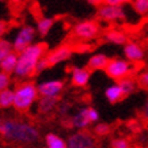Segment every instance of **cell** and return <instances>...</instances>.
<instances>
[{
	"instance_id": "1",
	"label": "cell",
	"mask_w": 148,
	"mask_h": 148,
	"mask_svg": "<svg viewBox=\"0 0 148 148\" xmlns=\"http://www.w3.org/2000/svg\"><path fill=\"white\" fill-rule=\"evenodd\" d=\"M0 137L16 147H30L40 141V130L32 122L4 117L0 124Z\"/></svg>"
},
{
	"instance_id": "2",
	"label": "cell",
	"mask_w": 148,
	"mask_h": 148,
	"mask_svg": "<svg viewBox=\"0 0 148 148\" xmlns=\"http://www.w3.org/2000/svg\"><path fill=\"white\" fill-rule=\"evenodd\" d=\"M46 53H48V46L44 42H37L27 46L25 50L18 53V63L12 75L18 80H29L36 75L38 60L44 57Z\"/></svg>"
},
{
	"instance_id": "3",
	"label": "cell",
	"mask_w": 148,
	"mask_h": 148,
	"mask_svg": "<svg viewBox=\"0 0 148 148\" xmlns=\"http://www.w3.org/2000/svg\"><path fill=\"white\" fill-rule=\"evenodd\" d=\"M38 86L34 82L22 80L14 90V109L19 113H26L38 101Z\"/></svg>"
},
{
	"instance_id": "4",
	"label": "cell",
	"mask_w": 148,
	"mask_h": 148,
	"mask_svg": "<svg viewBox=\"0 0 148 148\" xmlns=\"http://www.w3.org/2000/svg\"><path fill=\"white\" fill-rule=\"evenodd\" d=\"M135 64L130 63L126 58H110L108 65L105 68V72L110 79L114 82H118L124 77L129 76L135 72Z\"/></svg>"
},
{
	"instance_id": "5",
	"label": "cell",
	"mask_w": 148,
	"mask_h": 148,
	"mask_svg": "<svg viewBox=\"0 0 148 148\" xmlns=\"http://www.w3.org/2000/svg\"><path fill=\"white\" fill-rule=\"evenodd\" d=\"M99 113L98 110L92 106H88V108H82L79 109L75 114H72L69 117V125L73 128V129H87L90 128L92 124L99 121Z\"/></svg>"
},
{
	"instance_id": "6",
	"label": "cell",
	"mask_w": 148,
	"mask_h": 148,
	"mask_svg": "<svg viewBox=\"0 0 148 148\" xmlns=\"http://www.w3.org/2000/svg\"><path fill=\"white\" fill-rule=\"evenodd\" d=\"M101 33V26L97 21H83L72 27V36L79 41L95 40Z\"/></svg>"
},
{
	"instance_id": "7",
	"label": "cell",
	"mask_w": 148,
	"mask_h": 148,
	"mask_svg": "<svg viewBox=\"0 0 148 148\" xmlns=\"http://www.w3.org/2000/svg\"><path fill=\"white\" fill-rule=\"evenodd\" d=\"M97 16L103 22L109 23H118L126 21V12L122 5H113L108 3H102L98 5Z\"/></svg>"
},
{
	"instance_id": "8",
	"label": "cell",
	"mask_w": 148,
	"mask_h": 148,
	"mask_svg": "<svg viewBox=\"0 0 148 148\" xmlns=\"http://www.w3.org/2000/svg\"><path fill=\"white\" fill-rule=\"evenodd\" d=\"M38 34L37 33V29L36 27L30 26V25H25L22 26L21 29L18 30V33L15 34L12 40V48L14 50L19 53L30 46L32 44H34V40H36V36Z\"/></svg>"
},
{
	"instance_id": "9",
	"label": "cell",
	"mask_w": 148,
	"mask_h": 148,
	"mask_svg": "<svg viewBox=\"0 0 148 148\" xmlns=\"http://www.w3.org/2000/svg\"><path fill=\"white\" fill-rule=\"evenodd\" d=\"M67 143L68 148H95L98 145V140L94 133L86 129H79L77 132L69 135Z\"/></svg>"
},
{
	"instance_id": "10",
	"label": "cell",
	"mask_w": 148,
	"mask_h": 148,
	"mask_svg": "<svg viewBox=\"0 0 148 148\" xmlns=\"http://www.w3.org/2000/svg\"><path fill=\"white\" fill-rule=\"evenodd\" d=\"M72 53H73L72 46L65 44V45L57 46L56 49L48 52L45 56H46V58H48V61H49L50 67H54V65H57V64H60V63L67 61L68 58H71Z\"/></svg>"
},
{
	"instance_id": "11",
	"label": "cell",
	"mask_w": 148,
	"mask_h": 148,
	"mask_svg": "<svg viewBox=\"0 0 148 148\" xmlns=\"http://www.w3.org/2000/svg\"><path fill=\"white\" fill-rule=\"evenodd\" d=\"M64 90L63 80H46L38 84V92L41 97H58Z\"/></svg>"
},
{
	"instance_id": "12",
	"label": "cell",
	"mask_w": 148,
	"mask_h": 148,
	"mask_svg": "<svg viewBox=\"0 0 148 148\" xmlns=\"http://www.w3.org/2000/svg\"><path fill=\"white\" fill-rule=\"evenodd\" d=\"M124 54H125V58L129 60L130 63L137 64L141 63L145 57V52L139 44L136 42H126L124 45Z\"/></svg>"
},
{
	"instance_id": "13",
	"label": "cell",
	"mask_w": 148,
	"mask_h": 148,
	"mask_svg": "<svg viewBox=\"0 0 148 148\" xmlns=\"http://www.w3.org/2000/svg\"><path fill=\"white\" fill-rule=\"evenodd\" d=\"M91 69L82 67H73L71 69V83L75 87H86L90 82Z\"/></svg>"
},
{
	"instance_id": "14",
	"label": "cell",
	"mask_w": 148,
	"mask_h": 148,
	"mask_svg": "<svg viewBox=\"0 0 148 148\" xmlns=\"http://www.w3.org/2000/svg\"><path fill=\"white\" fill-rule=\"evenodd\" d=\"M58 103H60L58 97H41L37 101V110L40 114H49L57 109Z\"/></svg>"
},
{
	"instance_id": "15",
	"label": "cell",
	"mask_w": 148,
	"mask_h": 148,
	"mask_svg": "<svg viewBox=\"0 0 148 148\" xmlns=\"http://www.w3.org/2000/svg\"><path fill=\"white\" fill-rule=\"evenodd\" d=\"M110 58L103 53H95L92 54L88 61H87V68L91 71H105V68L108 65Z\"/></svg>"
},
{
	"instance_id": "16",
	"label": "cell",
	"mask_w": 148,
	"mask_h": 148,
	"mask_svg": "<svg viewBox=\"0 0 148 148\" xmlns=\"http://www.w3.org/2000/svg\"><path fill=\"white\" fill-rule=\"evenodd\" d=\"M105 97H106V99H108L110 103H117V102H120V101H122L126 95L124 94L120 83H118V82H114L113 84H110L108 88L105 90Z\"/></svg>"
},
{
	"instance_id": "17",
	"label": "cell",
	"mask_w": 148,
	"mask_h": 148,
	"mask_svg": "<svg viewBox=\"0 0 148 148\" xmlns=\"http://www.w3.org/2000/svg\"><path fill=\"white\" fill-rule=\"evenodd\" d=\"M105 40L110 44H114V45H125L128 42V36L122 30L109 29L108 32L105 33Z\"/></svg>"
},
{
	"instance_id": "18",
	"label": "cell",
	"mask_w": 148,
	"mask_h": 148,
	"mask_svg": "<svg viewBox=\"0 0 148 148\" xmlns=\"http://www.w3.org/2000/svg\"><path fill=\"white\" fill-rule=\"evenodd\" d=\"M16 63H18V53H16L15 50H12L11 53H8L0 61V69L12 75L14 71H15V68H16Z\"/></svg>"
},
{
	"instance_id": "19",
	"label": "cell",
	"mask_w": 148,
	"mask_h": 148,
	"mask_svg": "<svg viewBox=\"0 0 148 148\" xmlns=\"http://www.w3.org/2000/svg\"><path fill=\"white\" fill-rule=\"evenodd\" d=\"M45 147L46 148H68L67 140L56 133H48L45 136Z\"/></svg>"
},
{
	"instance_id": "20",
	"label": "cell",
	"mask_w": 148,
	"mask_h": 148,
	"mask_svg": "<svg viewBox=\"0 0 148 148\" xmlns=\"http://www.w3.org/2000/svg\"><path fill=\"white\" fill-rule=\"evenodd\" d=\"M118 83H120L122 91H124V94H125L126 97L130 94H133L136 91V88H139V87H137V82H136V76H133V75H129V76L118 80Z\"/></svg>"
},
{
	"instance_id": "21",
	"label": "cell",
	"mask_w": 148,
	"mask_h": 148,
	"mask_svg": "<svg viewBox=\"0 0 148 148\" xmlns=\"http://www.w3.org/2000/svg\"><path fill=\"white\" fill-rule=\"evenodd\" d=\"M54 25V19L53 18H46V16H42L37 21V33L40 34L41 37L48 36V33L52 30V27Z\"/></svg>"
},
{
	"instance_id": "22",
	"label": "cell",
	"mask_w": 148,
	"mask_h": 148,
	"mask_svg": "<svg viewBox=\"0 0 148 148\" xmlns=\"http://www.w3.org/2000/svg\"><path fill=\"white\" fill-rule=\"evenodd\" d=\"M14 108V90L5 88L0 91V110Z\"/></svg>"
},
{
	"instance_id": "23",
	"label": "cell",
	"mask_w": 148,
	"mask_h": 148,
	"mask_svg": "<svg viewBox=\"0 0 148 148\" xmlns=\"http://www.w3.org/2000/svg\"><path fill=\"white\" fill-rule=\"evenodd\" d=\"M92 133H94L97 137H105L112 133V126L106 124V122H95L94 128H92Z\"/></svg>"
},
{
	"instance_id": "24",
	"label": "cell",
	"mask_w": 148,
	"mask_h": 148,
	"mask_svg": "<svg viewBox=\"0 0 148 148\" xmlns=\"http://www.w3.org/2000/svg\"><path fill=\"white\" fill-rule=\"evenodd\" d=\"M132 7L140 16H148V0H132Z\"/></svg>"
},
{
	"instance_id": "25",
	"label": "cell",
	"mask_w": 148,
	"mask_h": 148,
	"mask_svg": "<svg viewBox=\"0 0 148 148\" xmlns=\"http://www.w3.org/2000/svg\"><path fill=\"white\" fill-rule=\"evenodd\" d=\"M12 50V42H10L8 40H4V38H0V61Z\"/></svg>"
},
{
	"instance_id": "26",
	"label": "cell",
	"mask_w": 148,
	"mask_h": 148,
	"mask_svg": "<svg viewBox=\"0 0 148 148\" xmlns=\"http://www.w3.org/2000/svg\"><path fill=\"white\" fill-rule=\"evenodd\" d=\"M110 148H132V145L126 137H114L110 140Z\"/></svg>"
},
{
	"instance_id": "27",
	"label": "cell",
	"mask_w": 148,
	"mask_h": 148,
	"mask_svg": "<svg viewBox=\"0 0 148 148\" xmlns=\"http://www.w3.org/2000/svg\"><path fill=\"white\" fill-rule=\"evenodd\" d=\"M136 82H137V87L141 90H148V71H143L136 75Z\"/></svg>"
},
{
	"instance_id": "28",
	"label": "cell",
	"mask_w": 148,
	"mask_h": 148,
	"mask_svg": "<svg viewBox=\"0 0 148 148\" xmlns=\"http://www.w3.org/2000/svg\"><path fill=\"white\" fill-rule=\"evenodd\" d=\"M11 73L8 72H4L0 69V91L5 90V88H10L11 86Z\"/></svg>"
},
{
	"instance_id": "29",
	"label": "cell",
	"mask_w": 148,
	"mask_h": 148,
	"mask_svg": "<svg viewBox=\"0 0 148 148\" xmlns=\"http://www.w3.org/2000/svg\"><path fill=\"white\" fill-rule=\"evenodd\" d=\"M48 68H50V64H49V61H48L46 56H44V57H41L40 60H38V63H37L36 73H41V72H44L45 69H48Z\"/></svg>"
},
{
	"instance_id": "30",
	"label": "cell",
	"mask_w": 148,
	"mask_h": 148,
	"mask_svg": "<svg viewBox=\"0 0 148 148\" xmlns=\"http://www.w3.org/2000/svg\"><path fill=\"white\" fill-rule=\"evenodd\" d=\"M69 109H71V105L68 102H60L57 106V112L61 117H67L69 114Z\"/></svg>"
},
{
	"instance_id": "31",
	"label": "cell",
	"mask_w": 148,
	"mask_h": 148,
	"mask_svg": "<svg viewBox=\"0 0 148 148\" xmlns=\"http://www.w3.org/2000/svg\"><path fill=\"white\" fill-rule=\"evenodd\" d=\"M8 22L5 21H0V38H3L5 36V33L8 32Z\"/></svg>"
},
{
	"instance_id": "32",
	"label": "cell",
	"mask_w": 148,
	"mask_h": 148,
	"mask_svg": "<svg viewBox=\"0 0 148 148\" xmlns=\"http://www.w3.org/2000/svg\"><path fill=\"white\" fill-rule=\"evenodd\" d=\"M105 3L113 5H124L126 3H132V0H105Z\"/></svg>"
},
{
	"instance_id": "33",
	"label": "cell",
	"mask_w": 148,
	"mask_h": 148,
	"mask_svg": "<svg viewBox=\"0 0 148 148\" xmlns=\"http://www.w3.org/2000/svg\"><path fill=\"white\" fill-rule=\"evenodd\" d=\"M141 116H143L144 121H147V122H148V99H147V102L144 103L143 110H141Z\"/></svg>"
},
{
	"instance_id": "34",
	"label": "cell",
	"mask_w": 148,
	"mask_h": 148,
	"mask_svg": "<svg viewBox=\"0 0 148 148\" xmlns=\"http://www.w3.org/2000/svg\"><path fill=\"white\" fill-rule=\"evenodd\" d=\"M88 3H91V4L94 5H101L102 3H105V0H87Z\"/></svg>"
},
{
	"instance_id": "35",
	"label": "cell",
	"mask_w": 148,
	"mask_h": 148,
	"mask_svg": "<svg viewBox=\"0 0 148 148\" xmlns=\"http://www.w3.org/2000/svg\"><path fill=\"white\" fill-rule=\"evenodd\" d=\"M10 1H11V3H14V4H18V3H21L22 0H10Z\"/></svg>"
},
{
	"instance_id": "36",
	"label": "cell",
	"mask_w": 148,
	"mask_h": 148,
	"mask_svg": "<svg viewBox=\"0 0 148 148\" xmlns=\"http://www.w3.org/2000/svg\"><path fill=\"white\" fill-rule=\"evenodd\" d=\"M3 120H4V117H3L1 114H0V124H1V121H3Z\"/></svg>"
},
{
	"instance_id": "37",
	"label": "cell",
	"mask_w": 148,
	"mask_h": 148,
	"mask_svg": "<svg viewBox=\"0 0 148 148\" xmlns=\"http://www.w3.org/2000/svg\"><path fill=\"white\" fill-rule=\"evenodd\" d=\"M16 148H27V147H16Z\"/></svg>"
},
{
	"instance_id": "38",
	"label": "cell",
	"mask_w": 148,
	"mask_h": 148,
	"mask_svg": "<svg viewBox=\"0 0 148 148\" xmlns=\"http://www.w3.org/2000/svg\"><path fill=\"white\" fill-rule=\"evenodd\" d=\"M95 148H103V147H98V145H97V147H95Z\"/></svg>"
},
{
	"instance_id": "39",
	"label": "cell",
	"mask_w": 148,
	"mask_h": 148,
	"mask_svg": "<svg viewBox=\"0 0 148 148\" xmlns=\"http://www.w3.org/2000/svg\"><path fill=\"white\" fill-rule=\"evenodd\" d=\"M0 1H4V0H0Z\"/></svg>"
}]
</instances>
